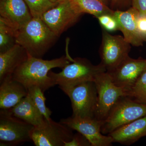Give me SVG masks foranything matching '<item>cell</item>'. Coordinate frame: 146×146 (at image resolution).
<instances>
[{
  "label": "cell",
  "mask_w": 146,
  "mask_h": 146,
  "mask_svg": "<svg viewBox=\"0 0 146 146\" xmlns=\"http://www.w3.org/2000/svg\"><path fill=\"white\" fill-rule=\"evenodd\" d=\"M58 37L41 18H32L17 31L16 43L31 56L41 58Z\"/></svg>",
  "instance_id": "2"
},
{
  "label": "cell",
  "mask_w": 146,
  "mask_h": 146,
  "mask_svg": "<svg viewBox=\"0 0 146 146\" xmlns=\"http://www.w3.org/2000/svg\"><path fill=\"white\" fill-rule=\"evenodd\" d=\"M102 1L106 5L107 4L108 2V0H102Z\"/></svg>",
  "instance_id": "30"
},
{
  "label": "cell",
  "mask_w": 146,
  "mask_h": 146,
  "mask_svg": "<svg viewBox=\"0 0 146 146\" xmlns=\"http://www.w3.org/2000/svg\"><path fill=\"white\" fill-rule=\"evenodd\" d=\"M81 15L74 8L70 0H65L46 11L41 18L51 30L59 36L75 23Z\"/></svg>",
  "instance_id": "11"
},
{
  "label": "cell",
  "mask_w": 146,
  "mask_h": 146,
  "mask_svg": "<svg viewBox=\"0 0 146 146\" xmlns=\"http://www.w3.org/2000/svg\"><path fill=\"white\" fill-rule=\"evenodd\" d=\"M28 7L33 18H41L47 11L53 8L58 4L49 0H24Z\"/></svg>",
  "instance_id": "23"
},
{
  "label": "cell",
  "mask_w": 146,
  "mask_h": 146,
  "mask_svg": "<svg viewBox=\"0 0 146 146\" xmlns=\"http://www.w3.org/2000/svg\"><path fill=\"white\" fill-rule=\"evenodd\" d=\"M64 146H91V145L85 136L78 132L74 134L72 140L65 143Z\"/></svg>",
  "instance_id": "25"
},
{
  "label": "cell",
  "mask_w": 146,
  "mask_h": 146,
  "mask_svg": "<svg viewBox=\"0 0 146 146\" xmlns=\"http://www.w3.org/2000/svg\"><path fill=\"white\" fill-rule=\"evenodd\" d=\"M28 93L35 106L43 115L45 119L49 120L52 112L46 107L45 104L46 98L44 92L37 86H32L27 89Z\"/></svg>",
  "instance_id": "22"
},
{
  "label": "cell",
  "mask_w": 146,
  "mask_h": 146,
  "mask_svg": "<svg viewBox=\"0 0 146 146\" xmlns=\"http://www.w3.org/2000/svg\"><path fill=\"white\" fill-rule=\"evenodd\" d=\"M17 31L0 18V52H5L16 44Z\"/></svg>",
  "instance_id": "20"
},
{
  "label": "cell",
  "mask_w": 146,
  "mask_h": 146,
  "mask_svg": "<svg viewBox=\"0 0 146 146\" xmlns=\"http://www.w3.org/2000/svg\"><path fill=\"white\" fill-rule=\"evenodd\" d=\"M28 57L27 51L16 44L4 52H0V84L12 78L17 68Z\"/></svg>",
  "instance_id": "15"
},
{
  "label": "cell",
  "mask_w": 146,
  "mask_h": 146,
  "mask_svg": "<svg viewBox=\"0 0 146 146\" xmlns=\"http://www.w3.org/2000/svg\"><path fill=\"white\" fill-rule=\"evenodd\" d=\"M146 70V59L127 57L112 70L107 72L116 86L127 89Z\"/></svg>",
  "instance_id": "12"
},
{
  "label": "cell",
  "mask_w": 146,
  "mask_h": 146,
  "mask_svg": "<svg viewBox=\"0 0 146 146\" xmlns=\"http://www.w3.org/2000/svg\"><path fill=\"white\" fill-rule=\"evenodd\" d=\"M72 130L51 119L45 120L42 125L34 127L31 132V141L36 146H64L72 138Z\"/></svg>",
  "instance_id": "9"
},
{
  "label": "cell",
  "mask_w": 146,
  "mask_h": 146,
  "mask_svg": "<svg viewBox=\"0 0 146 146\" xmlns=\"http://www.w3.org/2000/svg\"><path fill=\"white\" fill-rule=\"evenodd\" d=\"M139 15L138 10L132 7L126 11L115 10L113 14L118 29L122 33L126 41L136 47L143 46L145 42L137 27V19Z\"/></svg>",
  "instance_id": "14"
},
{
  "label": "cell",
  "mask_w": 146,
  "mask_h": 146,
  "mask_svg": "<svg viewBox=\"0 0 146 146\" xmlns=\"http://www.w3.org/2000/svg\"><path fill=\"white\" fill-rule=\"evenodd\" d=\"M146 116V104L127 96L121 97L102 121L101 132L104 135Z\"/></svg>",
  "instance_id": "4"
},
{
  "label": "cell",
  "mask_w": 146,
  "mask_h": 146,
  "mask_svg": "<svg viewBox=\"0 0 146 146\" xmlns=\"http://www.w3.org/2000/svg\"><path fill=\"white\" fill-rule=\"evenodd\" d=\"M106 72L101 63L95 65L86 58H77L65 66L61 72H49L48 76L62 90L82 82H94L98 75Z\"/></svg>",
  "instance_id": "3"
},
{
  "label": "cell",
  "mask_w": 146,
  "mask_h": 146,
  "mask_svg": "<svg viewBox=\"0 0 146 146\" xmlns=\"http://www.w3.org/2000/svg\"><path fill=\"white\" fill-rule=\"evenodd\" d=\"M124 0H111L112 7L113 8L119 7V6L122 4Z\"/></svg>",
  "instance_id": "28"
},
{
  "label": "cell",
  "mask_w": 146,
  "mask_h": 146,
  "mask_svg": "<svg viewBox=\"0 0 146 146\" xmlns=\"http://www.w3.org/2000/svg\"><path fill=\"white\" fill-rule=\"evenodd\" d=\"M0 108L9 109L28 95L27 89L12 78L0 84Z\"/></svg>",
  "instance_id": "17"
},
{
  "label": "cell",
  "mask_w": 146,
  "mask_h": 146,
  "mask_svg": "<svg viewBox=\"0 0 146 146\" xmlns=\"http://www.w3.org/2000/svg\"><path fill=\"white\" fill-rule=\"evenodd\" d=\"M127 96L134 100L146 104V70L133 85L127 89Z\"/></svg>",
  "instance_id": "21"
},
{
  "label": "cell",
  "mask_w": 146,
  "mask_h": 146,
  "mask_svg": "<svg viewBox=\"0 0 146 146\" xmlns=\"http://www.w3.org/2000/svg\"><path fill=\"white\" fill-rule=\"evenodd\" d=\"M73 7L80 14L89 13L98 18L102 15H113L115 11L102 0H70Z\"/></svg>",
  "instance_id": "19"
},
{
  "label": "cell",
  "mask_w": 146,
  "mask_h": 146,
  "mask_svg": "<svg viewBox=\"0 0 146 146\" xmlns=\"http://www.w3.org/2000/svg\"><path fill=\"white\" fill-rule=\"evenodd\" d=\"M60 122L85 136L91 146H109L113 143L111 136L101 132L102 121L96 118H81L72 116L62 119Z\"/></svg>",
  "instance_id": "10"
},
{
  "label": "cell",
  "mask_w": 146,
  "mask_h": 146,
  "mask_svg": "<svg viewBox=\"0 0 146 146\" xmlns=\"http://www.w3.org/2000/svg\"><path fill=\"white\" fill-rule=\"evenodd\" d=\"M73 60L69 56L46 60L28 54L26 60L13 73L12 78L22 84L27 89L37 86L44 92L56 85L48 76L50 71L52 68H63Z\"/></svg>",
  "instance_id": "1"
},
{
  "label": "cell",
  "mask_w": 146,
  "mask_h": 146,
  "mask_svg": "<svg viewBox=\"0 0 146 146\" xmlns=\"http://www.w3.org/2000/svg\"><path fill=\"white\" fill-rule=\"evenodd\" d=\"M98 93L95 118L104 121L119 99L127 96V89L116 86L107 72L100 74L94 80Z\"/></svg>",
  "instance_id": "6"
},
{
  "label": "cell",
  "mask_w": 146,
  "mask_h": 146,
  "mask_svg": "<svg viewBox=\"0 0 146 146\" xmlns=\"http://www.w3.org/2000/svg\"><path fill=\"white\" fill-rule=\"evenodd\" d=\"M130 45L123 36L112 35L103 29L99 52L101 63L107 72L114 70L129 56Z\"/></svg>",
  "instance_id": "8"
},
{
  "label": "cell",
  "mask_w": 146,
  "mask_h": 146,
  "mask_svg": "<svg viewBox=\"0 0 146 146\" xmlns=\"http://www.w3.org/2000/svg\"><path fill=\"white\" fill-rule=\"evenodd\" d=\"M137 25L140 34L146 41V16L139 15L137 19Z\"/></svg>",
  "instance_id": "26"
},
{
  "label": "cell",
  "mask_w": 146,
  "mask_h": 146,
  "mask_svg": "<svg viewBox=\"0 0 146 146\" xmlns=\"http://www.w3.org/2000/svg\"><path fill=\"white\" fill-rule=\"evenodd\" d=\"M132 5L141 16H146V0H132Z\"/></svg>",
  "instance_id": "27"
},
{
  "label": "cell",
  "mask_w": 146,
  "mask_h": 146,
  "mask_svg": "<svg viewBox=\"0 0 146 146\" xmlns=\"http://www.w3.org/2000/svg\"><path fill=\"white\" fill-rule=\"evenodd\" d=\"M9 109L13 116L34 127L42 125L46 120L35 106L28 93L19 103Z\"/></svg>",
  "instance_id": "18"
},
{
  "label": "cell",
  "mask_w": 146,
  "mask_h": 146,
  "mask_svg": "<svg viewBox=\"0 0 146 146\" xmlns=\"http://www.w3.org/2000/svg\"><path fill=\"white\" fill-rule=\"evenodd\" d=\"M34 127L13 116L10 109L0 111V141L2 145H18L31 141Z\"/></svg>",
  "instance_id": "7"
},
{
  "label": "cell",
  "mask_w": 146,
  "mask_h": 146,
  "mask_svg": "<svg viewBox=\"0 0 146 146\" xmlns=\"http://www.w3.org/2000/svg\"><path fill=\"white\" fill-rule=\"evenodd\" d=\"M97 18L101 25L107 31H115L119 30L117 23L113 15L105 14Z\"/></svg>",
  "instance_id": "24"
},
{
  "label": "cell",
  "mask_w": 146,
  "mask_h": 146,
  "mask_svg": "<svg viewBox=\"0 0 146 146\" xmlns=\"http://www.w3.org/2000/svg\"><path fill=\"white\" fill-rule=\"evenodd\" d=\"M49 1L54 3L58 4L65 0H49Z\"/></svg>",
  "instance_id": "29"
},
{
  "label": "cell",
  "mask_w": 146,
  "mask_h": 146,
  "mask_svg": "<svg viewBox=\"0 0 146 146\" xmlns=\"http://www.w3.org/2000/svg\"><path fill=\"white\" fill-rule=\"evenodd\" d=\"M108 135L115 143L125 145L133 143L146 136V116L119 128Z\"/></svg>",
  "instance_id": "16"
},
{
  "label": "cell",
  "mask_w": 146,
  "mask_h": 146,
  "mask_svg": "<svg viewBox=\"0 0 146 146\" xmlns=\"http://www.w3.org/2000/svg\"><path fill=\"white\" fill-rule=\"evenodd\" d=\"M62 90L70 100L72 116L81 118H95L98 93L94 82H82Z\"/></svg>",
  "instance_id": "5"
},
{
  "label": "cell",
  "mask_w": 146,
  "mask_h": 146,
  "mask_svg": "<svg viewBox=\"0 0 146 146\" xmlns=\"http://www.w3.org/2000/svg\"><path fill=\"white\" fill-rule=\"evenodd\" d=\"M0 18L18 31L32 18L24 0H1Z\"/></svg>",
  "instance_id": "13"
}]
</instances>
